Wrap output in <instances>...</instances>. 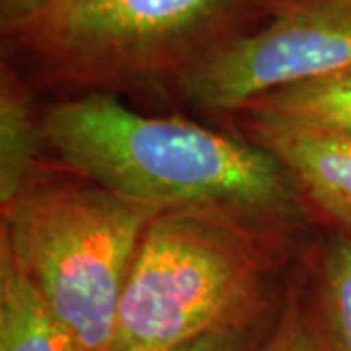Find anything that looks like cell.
Segmentation results:
<instances>
[{"mask_svg":"<svg viewBox=\"0 0 351 351\" xmlns=\"http://www.w3.org/2000/svg\"><path fill=\"white\" fill-rule=\"evenodd\" d=\"M45 143L73 174L154 209L219 205L256 217H285L293 180L274 154L176 117L131 110L90 92L51 106Z\"/></svg>","mask_w":351,"mask_h":351,"instance_id":"obj_1","label":"cell"},{"mask_svg":"<svg viewBox=\"0 0 351 351\" xmlns=\"http://www.w3.org/2000/svg\"><path fill=\"white\" fill-rule=\"evenodd\" d=\"M252 219L219 205L156 213L129 271L112 351L174 348L262 318L269 263Z\"/></svg>","mask_w":351,"mask_h":351,"instance_id":"obj_2","label":"cell"},{"mask_svg":"<svg viewBox=\"0 0 351 351\" xmlns=\"http://www.w3.org/2000/svg\"><path fill=\"white\" fill-rule=\"evenodd\" d=\"M156 213L76 174H36L2 207L0 242L32 277L75 351H112L129 271Z\"/></svg>","mask_w":351,"mask_h":351,"instance_id":"obj_3","label":"cell"},{"mask_svg":"<svg viewBox=\"0 0 351 351\" xmlns=\"http://www.w3.org/2000/svg\"><path fill=\"white\" fill-rule=\"evenodd\" d=\"M277 0H59L10 45L49 73L117 86L188 75Z\"/></svg>","mask_w":351,"mask_h":351,"instance_id":"obj_4","label":"cell"},{"mask_svg":"<svg viewBox=\"0 0 351 351\" xmlns=\"http://www.w3.org/2000/svg\"><path fill=\"white\" fill-rule=\"evenodd\" d=\"M346 69H351V0H279L256 27L180 80L195 104L228 112L277 88Z\"/></svg>","mask_w":351,"mask_h":351,"instance_id":"obj_5","label":"cell"},{"mask_svg":"<svg viewBox=\"0 0 351 351\" xmlns=\"http://www.w3.org/2000/svg\"><path fill=\"white\" fill-rule=\"evenodd\" d=\"M252 131L338 234L351 239V138L277 127Z\"/></svg>","mask_w":351,"mask_h":351,"instance_id":"obj_6","label":"cell"},{"mask_svg":"<svg viewBox=\"0 0 351 351\" xmlns=\"http://www.w3.org/2000/svg\"><path fill=\"white\" fill-rule=\"evenodd\" d=\"M244 110L250 113V127L351 138V69L271 90Z\"/></svg>","mask_w":351,"mask_h":351,"instance_id":"obj_7","label":"cell"},{"mask_svg":"<svg viewBox=\"0 0 351 351\" xmlns=\"http://www.w3.org/2000/svg\"><path fill=\"white\" fill-rule=\"evenodd\" d=\"M0 351H75L36 283L2 242Z\"/></svg>","mask_w":351,"mask_h":351,"instance_id":"obj_8","label":"cell"},{"mask_svg":"<svg viewBox=\"0 0 351 351\" xmlns=\"http://www.w3.org/2000/svg\"><path fill=\"white\" fill-rule=\"evenodd\" d=\"M306 318L324 351H351V239L334 234L314 265Z\"/></svg>","mask_w":351,"mask_h":351,"instance_id":"obj_9","label":"cell"},{"mask_svg":"<svg viewBox=\"0 0 351 351\" xmlns=\"http://www.w3.org/2000/svg\"><path fill=\"white\" fill-rule=\"evenodd\" d=\"M45 143L41 119L34 115L24 88L12 73H2L0 88V205L10 201L38 174V156Z\"/></svg>","mask_w":351,"mask_h":351,"instance_id":"obj_10","label":"cell"},{"mask_svg":"<svg viewBox=\"0 0 351 351\" xmlns=\"http://www.w3.org/2000/svg\"><path fill=\"white\" fill-rule=\"evenodd\" d=\"M256 351H324L308 324L306 313L291 302L276 328L263 338Z\"/></svg>","mask_w":351,"mask_h":351,"instance_id":"obj_11","label":"cell"},{"mask_svg":"<svg viewBox=\"0 0 351 351\" xmlns=\"http://www.w3.org/2000/svg\"><path fill=\"white\" fill-rule=\"evenodd\" d=\"M263 316L239 326L225 328L174 348L151 351H256L263 341Z\"/></svg>","mask_w":351,"mask_h":351,"instance_id":"obj_12","label":"cell"},{"mask_svg":"<svg viewBox=\"0 0 351 351\" xmlns=\"http://www.w3.org/2000/svg\"><path fill=\"white\" fill-rule=\"evenodd\" d=\"M59 0H0V29L12 43L39 22Z\"/></svg>","mask_w":351,"mask_h":351,"instance_id":"obj_13","label":"cell"},{"mask_svg":"<svg viewBox=\"0 0 351 351\" xmlns=\"http://www.w3.org/2000/svg\"><path fill=\"white\" fill-rule=\"evenodd\" d=\"M277 2H279V0H277Z\"/></svg>","mask_w":351,"mask_h":351,"instance_id":"obj_14","label":"cell"}]
</instances>
